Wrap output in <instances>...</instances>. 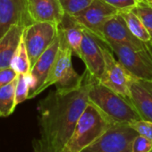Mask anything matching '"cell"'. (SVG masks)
I'll return each mask as SVG.
<instances>
[{"mask_svg": "<svg viewBox=\"0 0 152 152\" xmlns=\"http://www.w3.org/2000/svg\"><path fill=\"white\" fill-rule=\"evenodd\" d=\"M78 87L51 91L37 106L40 138L61 152L70 139L79 118L89 104V92L94 82L87 70Z\"/></svg>", "mask_w": 152, "mask_h": 152, "instance_id": "1", "label": "cell"}, {"mask_svg": "<svg viewBox=\"0 0 152 152\" xmlns=\"http://www.w3.org/2000/svg\"><path fill=\"white\" fill-rule=\"evenodd\" d=\"M89 100L112 124H131L141 117L130 99L102 85L96 80L89 92Z\"/></svg>", "mask_w": 152, "mask_h": 152, "instance_id": "2", "label": "cell"}, {"mask_svg": "<svg viewBox=\"0 0 152 152\" xmlns=\"http://www.w3.org/2000/svg\"><path fill=\"white\" fill-rule=\"evenodd\" d=\"M113 124L103 113L89 102L61 152H82Z\"/></svg>", "mask_w": 152, "mask_h": 152, "instance_id": "3", "label": "cell"}, {"mask_svg": "<svg viewBox=\"0 0 152 152\" xmlns=\"http://www.w3.org/2000/svg\"><path fill=\"white\" fill-rule=\"evenodd\" d=\"M57 34L59 38L58 52L47 79L36 92L35 97L52 85H55L56 89L71 90L81 85L83 82V74L80 75L74 70L72 64V51L67 44L63 33L58 30V27Z\"/></svg>", "mask_w": 152, "mask_h": 152, "instance_id": "4", "label": "cell"}, {"mask_svg": "<svg viewBox=\"0 0 152 152\" xmlns=\"http://www.w3.org/2000/svg\"><path fill=\"white\" fill-rule=\"evenodd\" d=\"M106 44L135 78L152 80V48L150 42L148 48L141 49L117 43Z\"/></svg>", "mask_w": 152, "mask_h": 152, "instance_id": "5", "label": "cell"}, {"mask_svg": "<svg viewBox=\"0 0 152 152\" xmlns=\"http://www.w3.org/2000/svg\"><path fill=\"white\" fill-rule=\"evenodd\" d=\"M137 135L129 124H113L82 152H132V142Z\"/></svg>", "mask_w": 152, "mask_h": 152, "instance_id": "6", "label": "cell"}, {"mask_svg": "<svg viewBox=\"0 0 152 152\" xmlns=\"http://www.w3.org/2000/svg\"><path fill=\"white\" fill-rule=\"evenodd\" d=\"M105 66L99 83L130 99V84L134 76L113 55L109 47L101 40Z\"/></svg>", "mask_w": 152, "mask_h": 152, "instance_id": "7", "label": "cell"}, {"mask_svg": "<svg viewBox=\"0 0 152 152\" xmlns=\"http://www.w3.org/2000/svg\"><path fill=\"white\" fill-rule=\"evenodd\" d=\"M57 26L52 23H33L24 28L23 38L31 67L57 35Z\"/></svg>", "mask_w": 152, "mask_h": 152, "instance_id": "8", "label": "cell"}, {"mask_svg": "<svg viewBox=\"0 0 152 152\" xmlns=\"http://www.w3.org/2000/svg\"><path fill=\"white\" fill-rule=\"evenodd\" d=\"M96 36L105 43H117L141 49L148 47V43L136 38L129 30L125 21L118 13L107 21L99 29Z\"/></svg>", "mask_w": 152, "mask_h": 152, "instance_id": "9", "label": "cell"}, {"mask_svg": "<svg viewBox=\"0 0 152 152\" xmlns=\"http://www.w3.org/2000/svg\"><path fill=\"white\" fill-rule=\"evenodd\" d=\"M118 13L105 0H93L89 7L73 17L83 28L96 35L102 25Z\"/></svg>", "mask_w": 152, "mask_h": 152, "instance_id": "10", "label": "cell"}, {"mask_svg": "<svg viewBox=\"0 0 152 152\" xmlns=\"http://www.w3.org/2000/svg\"><path fill=\"white\" fill-rule=\"evenodd\" d=\"M80 58L83 61L89 73L99 81L105 66L101 39L85 29L81 46Z\"/></svg>", "mask_w": 152, "mask_h": 152, "instance_id": "11", "label": "cell"}, {"mask_svg": "<svg viewBox=\"0 0 152 152\" xmlns=\"http://www.w3.org/2000/svg\"><path fill=\"white\" fill-rule=\"evenodd\" d=\"M31 23L28 0H0V38L14 24L26 27Z\"/></svg>", "mask_w": 152, "mask_h": 152, "instance_id": "12", "label": "cell"}, {"mask_svg": "<svg viewBox=\"0 0 152 152\" xmlns=\"http://www.w3.org/2000/svg\"><path fill=\"white\" fill-rule=\"evenodd\" d=\"M59 48V38L58 34L56 39L50 44V46L42 53V55L36 61L34 65L31 67V70L29 73L30 80V94L29 99L35 98L36 92L42 86L45 80L47 79L48 72L54 64L56 54Z\"/></svg>", "mask_w": 152, "mask_h": 152, "instance_id": "13", "label": "cell"}, {"mask_svg": "<svg viewBox=\"0 0 152 152\" xmlns=\"http://www.w3.org/2000/svg\"><path fill=\"white\" fill-rule=\"evenodd\" d=\"M130 100L141 119L152 122V80L134 77L130 84Z\"/></svg>", "mask_w": 152, "mask_h": 152, "instance_id": "14", "label": "cell"}, {"mask_svg": "<svg viewBox=\"0 0 152 152\" xmlns=\"http://www.w3.org/2000/svg\"><path fill=\"white\" fill-rule=\"evenodd\" d=\"M28 11L33 23L58 25L64 15L60 0H28Z\"/></svg>", "mask_w": 152, "mask_h": 152, "instance_id": "15", "label": "cell"}, {"mask_svg": "<svg viewBox=\"0 0 152 152\" xmlns=\"http://www.w3.org/2000/svg\"><path fill=\"white\" fill-rule=\"evenodd\" d=\"M24 28L23 25L14 24L0 38V69L11 67Z\"/></svg>", "mask_w": 152, "mask_h": 152, "instance_id": "16", "label": "cell"}, {"mask_svg": "<svg viewBox=\"0 0 152 152\" xmlns=\"http://www.w3.org/2000/svg\"><path fill=\"white\" fill-rule=\"evenodd\" d=\"M57 27L63 33L67 44L72 51V54L80 57L84 29L77 23L73 16L66 14H64L62 22Z\"/></svg>", "mask_w": 152, "mask_h": 152, "instance_id": "17", "label": "cell"}, {"mask_svg": "<svg viewBox=\"0 0 152 152\" xmlns=\"http://www.w3.org/2000/svg\"><path fill=\"white\" fill-rule=\"evenodd\" d=\"M16 80L0 87V116L1 117L11 115L17 106L15 103Z\"/></svg>", "mask_w": 152, "mask_h": 152, "instance_id": "18", "label": "cell"}, {"mask_svg": "<svg viewBox=\"0 0 152 152\" xmlns=\"http://www.w3.org/2000/svg\"><path fill=\"white\" fill-rule=\"evenodd\" d=\"M120 15L124 18V20L126 23V25L128 26L130 31L140 40L148 43L151 41L152 38L149 35L148 31L141 23V21L139 19V17L132 11H121L119 12Z\"/></svg>", "mask_w": 152, "mask_h": 152, "instance_id": "19", "label": "cell"}, {"mask_svg": "<svg viewBox=\"0 0 152 152\" xmlns=\"http://www.w3.org/2000/svg\"><path fill=\"white\" fill-rule=\"evenodd\" d=\"M11 66L16 71L18 74H28L31 72V64L25 46V42L23 37L18 46V48L15 54V56L13 58Z\"/></svg>", "mask_w": 152, "mask_h": 152, "instance_id": "20", "label": "cell"}, {"mask_svg": "<svg viewBox=\"0 0 152 152\" xmlns=\"http://www.w3.org/2000/svg\"><path fill=\"white\" fill-rule=\"evenodd\" d=\"M132 11L139 17L152 38V3L139 1Z\"/></svg>", "mask_w": 152, "mask_h": 152, "instance_id": "21", "label": "cell"}, {"mask_svg": "<svg viewBox=\"0 0 152 152\" xmlns=\"http://www.w3.org/2000/svg\"><path fill=\"white\" fill-rule=\"evenodd\" d=\"M30 80L28 74H19L15 86V103L19 105L29 99L30 94Z\"/></svg>", "mask_w": 152, "mask_h": 152, "instance_id": "22", "label": "cell"}, {"mask_svg": "<svg viewBox=\"0 0 152 152\" xmlns=\"http://www.w3.org/2000/svg\"><path fill=\"white\" fill-rule=\"evenodd\" d=\"M93 0H60V3L64 14L74 16L87 7H89Z\"/></svg>", "mask_w": 152, "mask_h": 152, "instance_id": "23", "label": "cell"}, {"mask_svg": "<svg viewBox=\"0 0 152 152\" xmlns=\"http://www.w3.org/2000/svg\"><path fill=\"white\" fill-rule=\"evenodd\" d=\"M130 126L133 128L139 135L144 136L152 140V122L140 119L130 124Z\"/></svg>", "mask_w": 152, "mask_h": 152, "instance_id": "24", "label": "cell"}, {"mask_svg": "<svg viewBox=\"0 0 152 152\" xmlns=\"http://www.w3.org/2000/svg\"><path fill=\"white\" fill-rule=\"evenodd\" d=\"M132 152H152V140L137 135L132 142Z\"/></svg>", "mask_w": 152, "mask_h": 152, "instance_id": "25", "label": "cell"}, {"mask_svg": "<svg viewBox=\"0 0 152 152\" xmlns=\"http://www.w3.org/2000/svg\"><path fill=\"white\" fill-rule=\"evenodd\" d=\"M18 75L19 74L12 66L0 69V87L14 82L15 80H16Z\"/></svg>", "mask_w": 152, "mask_h": 152, "instance_id": "26", "label": "cell"}, {"mask_svg": "<svg viewBox=\"0 0 152 152\" xmlns=\"http://www.w3.org/2000/svg\"><path fill=\"white\" fill-rule=\"evenodd\" d=\"M105 1L121 12L132 10L137 5L139 0H105Z\"/></svg>", "mask_w": 152, "mask_h": 152, "instance_id": "27", "label": "cell"}, {"mask_svg": "<svg viewBox=\"0 0 152 152\" xmlns=\"http://www.w3.org/2000/svg\"><path fill=\"white\" fill-rule=\"evenodd\" d=\"M32 148L33 152H58L52 147H50L41 138L34 139L32 140Z\"/></svg>", "mask_w": 152, "mask_h": 152, "instance_id": "28", "label": "cell"}, {"mask_svg": "<svg viewBox=\"0 0 152 152\" xmlns=\"http://www.w3.org/2000/svg\"><path fill=\"white\" fill-rule=\"evenodd\" d=\"M139 1H145V2H148V3H152V0H139Z\"/></svg>", "mask_w": 152, "mask_h": 152, "instance_id": "29", "label": "cell"}, {"mask_svg": "<svg viewBox=\"0 0 152 152\" xmlns=\"http://www.w3.org/2000/svg\"><path fill=\"white\" fill-rule=\"evenodd\" d=\"M150 45H151V48H152V39H151V41H150Z\"/></svg>", "mask_w": 152, "mask_h": 152, "instance_id": "30", "label": "cell"}]
</instances>
